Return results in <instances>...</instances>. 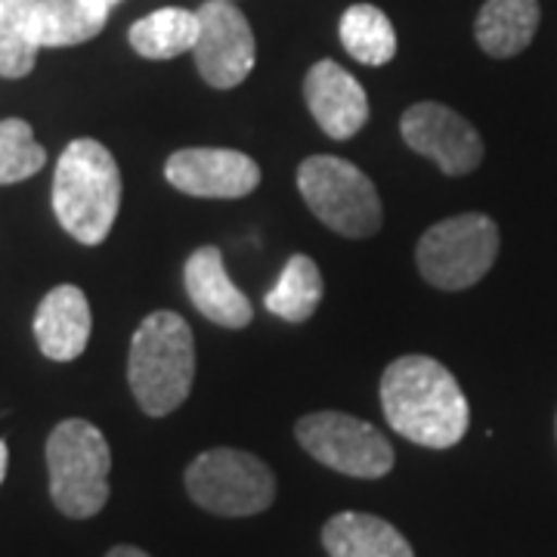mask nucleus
Masks as SVG:
<instances>
[{
    "instance_id": "obj_1",
    "label": "nucleus",
    "mask_w": 557,
    "mask_h": 557,
    "mask_svg": "<svg viewBox=\"0 0 557 557\" xmlns=\"http://www.w3.org/2000/svg\"><path fill=\"white\" fill-rule=\"evenodd\" d=\"M381 409L399 437L449 449L468 434L471 409L456 375L434 357L394 359L381 375Z\"/></svg>"
},
{
    "instance_id": "obj_22",
    "label": "nucleus",
    "mask_w": 557,
    "mask_h": 557,
    "mask_svg": "<svg viewBox=\"0 0 557 557\" xmlns=\"http://www.w3.org/2000/svg\"><path fill=\"white\" fill-rule=\"evenodd\" d=\"M44 164L47 152L35 139L32 124L22 119L0 121V186L35 177Z\"/></svg>"
},
{
    "instance_id": "obj_7",
    "label": "nucleus",
    "mask_w": 557,
    "mask_h": 557,
    "mask_svg": "<svg viewBox=\"0 0 557 557\" xmlns=\"http://www.w3.org/2000/svg\"><path fill=\"white\" fill-rule=\"evenodd\" d=\"M189 498L220 518H255L276 498V478L270 465L242 449H208L186 468Z\"/></svg>"
},
{
    "instance_id": "obj_2",
    "label": "nucleus",
    "mask_w": 557,
    "mask_h": 557,
    "mask_svg": "<svg viewBox=\"0 0 557 557\" xmlns=\"http://www.w3.org/2000/svg\"><path fill=\"white\" fill-rule=\"evenodd\" d=\"M196 381V341L174 310H156L139 322L127 354V384L137 406L152 418L180 409Z\"/></svg>"
},
{
    "instance_id": "obj_8",
    "label": "nucleus",
    "mask_w": 557,
    "mask_h": 557,
    "mask_svg": "<svg viewBox=\"0 0 557 557\" xmlns=\"http://www.w3.org/2000/svg\"><path fill=\"white\" fill-rule=\"evenodd\" d=\"M295 437L319 465L347 478L379 480L394 468L391 440L347 412H310L295 424Z\"/></svg>"
},
{
    "instance_id": "obj_24",
    "label": "nucleus",
    "mask_w": 557,
    "mask_h": 557,
    "mask_svg": "<svg viewBox=\"0 0 557 557\" xmlns=\"http://www.w3.org/2000/svg\"><path fill=\"white\" fill-rule=\"evenodd\" d=\"M7 465H10V449H7V443L0 440V483L7 478Z\"/></svg>"
},
{
    "instance_id": "obj_4",
    "label": "nucleus",
    "mask_w": 557,
    "mask_h": 557,
    "mask_svg": "<svg viewBox=\"0 0 557 557\" xmlns=\"http://www.w3.org/2000/svg\"><path fill=\"white\" fill-rule=\"evenodd\" d=\"M50 496L65 518L87 520L100 515L109 502L112 449L97 424L69 418L47 440Z\"/></svg>"
},
{
    "instance_id": "obj_17",
    "label": "nucleus",
    "mask_w": 557,
    "mask_h": 557,
    "mask_svg": "<svg viewBox=\"0 0 557 557\" xmlns=\"http://www.w3.org/2000/svg\"><path fill=\"white\" fill-rule=\"evenodd\" d=\"M109 13L90 7L87 0H32L28 32L38 47H75L97 38Z\"/></svg>"
},
{
    "instance_id": "obj_9",
    "label": "nucleus",
    "mask_w": 557,
    "mask_h": 557,
    "mask_svg": "<svg viewBox=\"0 0 557 557\" xmlns=\"http://www.w3.org/2000/svg\"><path fill=\"white\" fill-rule=\"evenodd\" d=\"M196 16L199 38L193 57L199 75L218 90L239 87L258 60V44L248 16L236 7V0H205Z\"/></svg>"
},
{
    "instance_id": "obj_26",
    "label": "nucleus",
    "mask_w": 557,
    "mask_h": 557,
    "mask_svg": "<svg viewBox=\"0 0 557 557\" xmlns=\"http://www.w3.org/2000/svg\"><path fill=\"white\" fill-rule=\"evenodd\" d=\"M3 13H7V3L0 0V20H3Z\"/></svg>"
},
{
    "instance_id": "obj_23",
    "label": "nucleus",
    "mask_w": 557,
    "mask_h": 557,
    "mask_svg": "<svg viewBox=\"0 0 557 557\" xmlns=\"http://www.w3.org/2000/svg\"><path fill=\"white\" fill-rule=\"evenodd\" d=\"M106 557H149L143 548H137V545H115L112 552Z\"/></svg>"
},
{
    "instance_id": "obj_5",
    "label": "nucleus",
    "mask_w": 557,
    "mask_h": 557,
    "mask_svg": "<svg viewBox=\"0 0 557 557\" xmlns=\"http://www.w3.org/2000/svg\"><path fill=\"white\" fill-rule=\"evenodd\" d=\"M298 189L307 208L329 230L347 239H366L381 230V199L375 183L354 161L310 156L300 161Z\"/></svg>"
},
{
    "instance_id": "obj_16",
    "label": "nucleus",
    "mask_w": 557,
    "mask_h": 557,
    "mask_svg": "<svg viewBox=\"0 0 557 557\" xmlns=\"http://www.w3.org/2000/svg\"><path fill=\"white\" fill-rule=\"evenodd\" d=\"M539 16V0H486L474 22V38L483 53L511 60L533 44Z\"/></svg>"
},
{
    "instance_id": "obj_10",
    "label": "nucleus",
    "mask_w": 557,
    "mask_h": 557,
    "mask_svg": "<svg viewBox=\"0 0 557 557\" xmlns=\"http://www.w3.org/2000/svg\"><path fill=\"white\" fill-rule=\"evenodd\" d=\"M399 134L409 149L437 161L440 171L449 177H465L478 171L483 161V139L478 127L443 102L409 106L399 119Z\"/></svg>"
},
{
    "instance_id": "obj_6",
    "label": "nucleus",
    "mask_w": 557,
    "mask_h": 557,
    "mask_svg": "<svg viewBox=\"0 0 557 557\" xmlns=\"http://www.w3.org/2000/svg\"><path fill=\"white\" fill-rule=\"evenodd\" d=\"M498 255L496 220L468 211L434 223L416 248L418 273L440 292L478 285L493 270Z\"/></svg>"
},
{
    "instance_id": "obj_15",
    "label": "nucleus",
    "mask_w": 557,
    "mask_h": 557,
    "mask_svg": "<svg viewBox=\"0 0 557 557\" xmlns=\"http://www.w3.org/2000/svg\"><path fill=\"white\" fill-rule=\"evenodd\" d=\"M322 548L329 557H416L394 523L366 511H341L329 520L322 527Z\"/></svg>"
},
{
    "instance_id": "obj_19",
    "label": "nucleus",
    "mask_w": 557,
    "mask_h": 557,
    "mask_svg": "<svg viewBox=\"0 0 557 557\" xmlns=\"http://www.w3.org/2000/svg\"><path fill=\"white\" fill-rule=\"evenodd\" d=\"M344 50L362 65H384L397 57V32L387 13L375 3H354L344 10L338 25Z\"/></svg>"
},
{
    "instance_id": "obj_13",
    "label": "nucleus",
    "mask_w": 557,
    "mask_h": 557,
    "mask_svg": "<svg viewBox=\"0 0 557 557\" xmlns=\"http://www.w3.org/2000/svg\"><path fill=\"white\" fill-rule=\"evenodd\" d=\"M183 282L196 310L220 329H245L255 319L251 300L245 298V292L230 278L223 255L214 245H201L189 255Z\"/></svg>"
},
{
    "instance_id": "obj_21",
    "label": "nucleus",
    "mask_w": 557,
    "mask_h": 557,
    "mask_svg": "<svg viewBox=\"0 0 557 557\" xmlns=\"http://www.w3.org/2000/svg\"><path fill=\"white\" fill-rule=\"evenodd\" d=\"M7 13L0 20V78H25L38 62V40L28 32L32 0H3Z\"/></svg>"
},
{
    "instance_id": "obj_25",
    "label": "nucleus",
    "mask_w": 557,
    "mask_h": 557,
    "mask_svg": "<svg viewBox=\"0 0 557 557\" xmlns=\"http://www.w3.org/2000/svg\"><path fill=\"white\" fill-rule=\"evenodd\" d=\"M87 3H90V7H97V10H102V13H109V10H112L115 3H121V0H87Z\"/></svg>"
},
{
    "instance_id": "obj_14",
    "label": "nucleus",
    "mask_w": 557,
    "mask_h": 557,
    "mask_svg": "<svg viewBox=\"0 0 557 557\" xmlns=\"http://www.w3.org/2000/svg\"><path fill=\"white\" fill-rule=\"evenodd\" d=\"M94 329L90 304L78 285H57L47 292L35 313V341L53 362H72L87 350Z\"/></svg>"
},
{
    "instance_id": "obj_20",
    "label": "nucleus",
    "mask_w": 557,
    "mask_h": 557,
    "mask_svg": "<svg viewBox=\"0 0 557 557\" xmlns=\"http://www.w3.org/2000/svg\"><path fill=\"white\" fill-rule=\"evenodd\" d=\"M322 273H319L317 260L307 255H295L282 267L276 285L267 292V310L273 317L285 322H307L317 313L319 300H322Z\"/></svg>"
},
{
    "instance_id": "obj_11",
    "label": "nucleus",
    "mask_w": 557,
    "mask_h": 557,
    "mask_svg": "<svg viewBox=\"0 0 557 557\" xmlns=\"http://www.w3.org/2000/svg\"><path fill=\"white\" fill-rule=\"evenodd\" d=\"M168 183L196 199H245L260 186L258 161L236 149H180L164 161Z\"/></svg>"
},
{
    "instance_id": "obj_3",
    "label": "nucleus",
    "mask_w": 557,
    "mask_h": 557,
    "mask_svg": "<svg viewBox=\"0 0 557 557\" xmlns=\"http://www.w3.org/2000/svg\"><path fill=\"white\" fill-rule=\"evenodd\" d=\"M121 208V171L115 156L90 137L62 149L53 174V214L81 245H102Z\"/></svg>"
},
{
    "instance_id": "obj_12",
    "label": "nucleus",
    "mask_w": 557,
    "mask_h": 557,
    "mask_svg": "<svg viewBox=\"0 0 557 557\" xmlns=\"http://www.w3.org/2000/svg\"><path fill=\"white\" fill-rule=\"evenodd\" d=\"M304 100L319 127L332 139H350L369 121V97L344 65L319 60L304 78Z\"/></svg>"
},
{
    "instance_id": "obj_18",
    "label": "nucleus",
    "mask_w": 557,
    "mask_h": 557,
    "mask_svg": "<svg viewBox=\"0 0 557 557\" xmlns=\"http://www.w3.org/2000/svg\"><path fill=\"white\" fill-rule=\"evenodd\" d=\"M199 16L183 7H161L131 25L127 40L143 60H174L196 47Z\"/></svg>"
}]
</instances>
